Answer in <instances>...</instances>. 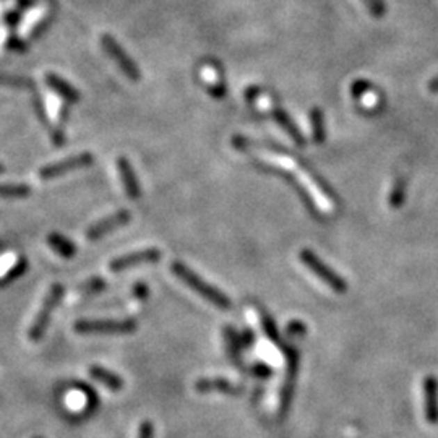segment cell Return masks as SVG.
Returning a JSON list of instances; mask_svg holds the SVG:
<instances>
[{"mask_svg":"<svg viewBox=\"0 0 438 438\" xmlns=\"http://www.w3.org/2000/svg\"><path fill=\"white\" fill-rule=\"evenodd\" d=\"M170 268H172V273L179 277V279H182L188 287H192L195 292H198L203 299L211 302L213 305L219 307V309H231L232 302L224 292L218 291L216 287H213L211 284H208L206 281H203L197 273H193L190 268L185 266L184 263L174 261Z\"/></svg>","mask_w":438,"mask_h":438,"instance_id":"cell-1","label":"cell"},{"mask_svg":"<svg viewBox=\"0 0 438 438\" xmlns=\"http://www.w3.org/2000/svg\"><path fill=\"white\" fill-rule=\"evenodd\" d=\"M63 292H65V289H63V286L58 284V282L52 284L51 289H49L46 299H44L41 309H39L36 318H34L31 328H29L28 336H29V339L33 341V343H39V341L44 338L54 310H56L57 305L60 304Z\"/></svg>","mask_w":438,"mask_h":438,"instance_id":"cell-2","label":"cell"},{"mask_svg":"<svg viewBox=\"0 0 438 438\" xmlns=\"http://www.w3.org/2000/svg\"><path fill=\"white\" fill-rule=\"evenodd\" d=\"M136 330L135 320H78L75 331L81 334H129Z\"/></svg>","mask_w":438,"mask_h":438,"instance_id":"cell-3","label":"cell"},{"mask_svg":"<svg viewBox=\"0 0 438 438\" xmlns=\"http://www.w3.org/2000/svg\"><path fill=\"white\" fill-rule=\"evenodd\" d=\"M300 260L315 276H318L320 279L323 281L325 284H328V287H331L334 292L344 294V292L348 291V282H346L338 273L331 270L328 265H325V263L321 261L314 252L309 250V248H304V250L300 252Z\"/></svg>","mask_w":438,"mask_h":438,"instance_id":"cell-4","label":"cell"},{"mask_svg":"<svg viewBox=\"0 0 438 438\" xmlns=\"http://www.w3.org/2000/svg\"><path fill=\"white\" fill-rule=\"evenodd\" d=\"M92 163H95V156H92L91 153L73 154L72 158H67V159L57 161V163L44 165V168L39 169V177H41L42 180H51V179L60 177V175L70 174L73 172V170L85 169Z\"/></svg>","mask_w":438,"mask_h":438,"instance_id":"cell-5","label":"cell"},{"mask_svg":"<svg viewBox=\"0 0 438 438\" xmlns=\"http://www.w3.org/2000/svg\"><path fill=\"white\" fill-rule=\"evenodd\" d=\"M101 46L104 47V51L109 54L112 60H114L119 68L122 70V73L129 78L131 81H138L140 80V70L138 67L135 65V62L127 56L124 49H122L114 38L111 34H102L101 36Z\"/></svg>","mask_w":438,"mask_h":438,"instance_id":"cell-6","label":"cell"},{"mask_svg":"<svg viewBox=\"0 0 438 438\" xmlns=\"http://www.w3.org/2000/svg\"><path fill=\"white\" fill-rule=\"evenodd\" d=\"M130 219H131L130 211H127V209H119V211L112 213L104 219H101V221L92 224V226L86 231V238L88 241H99V238L107 236V234L112 231H115V229L124 227L125 224L130 222Z\"/></svg>","mask_w":438,"mask_h":438,"instance_id":"cell-7","label":"cell"},{"mask_svg":"<svg viewBox=\"0 0 438 438\" xmlns=\"http://www.w3.org/2000/svg\"><path fill=\"white\" fill-rule=\"evenodd\" d=\"M159 260H161V252L158 250V248H145V250L131 252V253H127V255L114 258V260L111 261L109 268H111V271L119 273V271L127 270V268L145 265V263H158Z\"/></svg>","mask_w":438,"mask_h":438,"instance_id":"cell-8","label":"cell"},{"mask_svg":"<svg viewBox=\"0 0 438 438\" xmlns=\"http://www.w3.org/2000/svg\"><path fill=\"white\" fill-rule=\"evenodd\" d=\"M286 359H287V372H286V383L282 388V396H281V414H284L289 409L292 394H294V384L295 377L299 372V350L295 348H286Z\"/></svg>","mask_w":438,"mask_h":438,"instance_id":"cell-9","label":"cell"},{"mask_svg":"<svg viewBox=\"0 0 438 438\" xmlns=\"http://www.w3.org/2000/svg\"><path fill=\"white\" fill-rule=\"evenodd\" d=\"M423 406H425V419L430 423L438 422V380L428 375L423 380Z\"/></svg>","mask_w":438,"mask_h":438,"instance_id":"cell-10","label":"cell"},{"mask_svg":"<svg viewBox=\"0 0 438 438\" xmlns=\"http://www.w3.org/2000/svg\"><path fill=\"white\" fill-rule=\"evenodd\" d=\"M117 169H119V174H120L122 184H124L127 197H129L130 200H138L141 195V190L138 185V179H136L130 161L127 158H119L117 159Z\"/></svg>","mask_w":438,"mask_h":438,"instance_id":"cell-11","label":"cell"},{"mask_svg":"<svg viewBox=\"0 0 438 438\" xmlns=\"http://www.w3.org/2000/svg\"><path fill=\"white\" fill-rule=\"evenodd\" d=\"M195 389L198 393H211V391H218V393H226V394H242V388L234 387L226 380L221 378H200L197 383H195Z\"/></svg>","mask_w":438,"mask_h":438,"instance_id":"cell-12","label":"cell"},{"mask_svg":"<svg viewBox=\"0 0 438 438\" xmlns=\"http://www.w3.org/2000/svg\"><path fill=\"white\" fill-rule=\"evenodd\" d=\"M46 81L47 85L52 88L54 91L57 92L58 96L63 97V99L68 102H78L80 101V92H78L75 88H73L70 83H67L63 78H60L56 73H47L46 75Z\"/></svg>","mask_w":438,"mask_h":438,"instance_id":"cell-13","label":"cell"},{"mask_svg":"<svg viewBox=\"0 0 438 438\" xmlns=\"http://www.w3.org/2000/svg\"><path fill=\"white\" fill-rule=\"evenodd\" d=\"M90 375L95 380H97V382L104 384V387L109 388L111 391H120V389L124 388V380H122L117 373L111 372V370L101 367V365H91Z\"/></svg>","mask_w":438,"mask_h":438,"instance_id":"cell-14","label":"cell"},{"mask_svg":"<svg viewBox=\"0 0 438 438\" xmlns=\"http://www.w3.org/2000/svg\"><path fill=\"white\" fill-rule=\"evenodd\" d=\"M47 243L51 245L54 252L58 253V255L63 257V258H73L76 255L75 243H73L72 241H68V238H65L63 236H60L58 232L49 234Z\"/></svg>","mask_w":438,"mask_h":438,"instance_id":"cell-15","label":"cell"},{"mask_svg":"<svg viewBox=\"0 0 438 438\" xmlns=\"http://www.w3.org/2000/svg\"><path fill=\"white\" fill-rule=\"evenodd\" d=\"M260 104H265V106L270 107L271 112H273V114H275V117H276V120L279 122V124H281L282 127H284V129L287 130V133L291 135V138L294 140L297 145L304 146V138H302V135L299 133V130H297L295 127H294V124H292V122L289 120V117H287V114H284V112H282L281 109H276V107H273L268 97H263V99L260 101Z\"/></svg>","mask_w":438,"mask_h":438,"instance_id":"cell-16","label":"cell"},{"mask_svg":"<svg viewBox=\"0 0 438 438\" xmlns=\"http://www.w3.org/2000/svg\"><path fill=\"white\" fill-rule=\"evenodd\" d=\"M46 12H47V8L44 7V5H39V7L33 8L31 12H28L26 17L23 18V22L19 23V28H18L19 38H26L28 34L31 33L34 28H36V24L44 18Z\"/></svg>","mask_w":438,"mask_h":438,"instance_id":"cell-17","label":"cell"},{"mask_svg":"<svg viewBox=\"0 0 438 438\" xmlns=\"http://www.w3.org/2000/svg\"><path fill=\"white\" fill-rule=\"evenodd\" d=\"M31 188L23 184H0V198L7 200H22L28 198Z\"/></svg>","mask_w":438,"mask_h":438,"instance_id":"cell-18","label":"cell"},{"mask_svg":"<svg viewBox=\"0 0 438 438\" xmlns=\"http://www.w3.org/2000/svg\"><path fill=\"white\" fill-rule=\"evenodd\" d=\"M224 333H226V343H227L229 355H231L234 364L242 365L241 364V349H242L241 336H238L236 331L231 328V326H227V328L224 330Z\"/></svg>","mask_w":438,"mask_h":438,"instance_id":"cell-19","label":"cell"},{"mask_svg":"<svg viewBox=\"0 0 438 438\" xmlns=\"http://www.w3.org/2000/svg\"><path fill=\"white\" fill-rule=\"evenodd\" d=\"M28 260L26 258H19V260L15 263V266L10 268V270L7 271V275H3L2 277H0V287H5L8 286L10 282L17 281L18 277H22L24 273L28 271Z\"/></svg>","mask_w":438,"mask_h":438,"instance_id":"cell-20","label":"cell"},{"mask_svg":"<svg viewBox=\"0 0 438 438\" xmlns=\"http://www.w3.org/2000/svg\"><path fill=\"white\" fill-rule=\"evenodd\" d=\"M46 109L54 124H58L60 120V112H62V97L57 92H49L46 96Z\"/></svg>","mask_w":438,"mask_h":438,"instance_id":"cell-21","label":"cell"},{"mask_svg":"<svg viewBox=\"0 0 438 438\" xmlns=\"http://www.w3.org/2000/svg\"><path fill=\"white\" fill-rule=\"evenodd\" d=\"M0 86H8V88H33V80L24 76L17 75H7V73H0Z\"/></svg>","mask_w":438,"mask_h":438,"instance_id":"cell-22","label":"cell"},{"mask_svg":"<svg viewBox=\"0 0 438 438\" xmlns=\"http://www.w3.org/2000/svg\"><path fill=\"white\" fill-rule=\"evenodd\" d=\"M404 200H406V180L398 179L394 182L391 195H389V203L393 208H399L404 203Z\"/></svg>","mask_w":438,"mask_h":438,"instance_id":"cell-23","label":"cell"},{"mask_svg":"<svg viewBox=\"0 0 438 438\" xmlns=\"http://www.w3.org/2000/svg\"><path fill=\"white\" fill-rule=\"evenodd\" d=\"M106 286H107V282L102 279V277H91V279L83 282V284L78 287V291L85 295H92V294H97V292L104 291Z\"/></svg>","mask_w":438,"mask_h":438,"instance_id":"cell-24","label":"cell"},{"mask_svg":"<svg viewBox=\"0 0 438 438\" xmlns=\"http://www.w3.org/2000/svg\"><path fill=\"white\" fill-rule=\"evenodd\" d=\"M311 127H314V140L316 143H321L325 140V125H323V117L318 109L311 111Z\"/></svg>","mask_w":438,"mask_h":438,"instance_id":"cell-25","label":"cell"},{"mask_svg":"<svg viewBox=\"0 0 438 438\" xmlns=\"http://www.w3.org/2000/svg\"><path fill=\"white\" fill-rule=\"evenodd\" d=\"M261 320H263V328H265V333L268 334V338H270L273 343H279V333H277L275 320H273L265 310L261 311Z\"/></svg>","mask_w":438,"mask_h":438,"instance_id":"cell-26","label":"cell"},{"mask_svg":"<svg viewBox=\"0 0 438 438\" xmlns=\"http://www.w3.org/2000/svg\"><path fill=\"white\" fill-rule=\"evenodd\" d=\"M287 334L289 336H302V334H305V331H307V328H305V325L302 323V321H297V320H294V321H291L289 325H287Z\"/></svg>","mask_w":438,"mask_h":438,"instance_id":"cell-27","label":"cell"},{"mask_svg":"<svg viewBox=\"0 0 438 438\" xmlns=\"http://www.w3.org/2000/svg\"><path fill=\"white\" fill-rule=\"evenodd\" d=\"M252 373L255 375V377H258V378H270L271 377V368L268 367V365H265V364H255L252 367Z\"/></svg>","mask_w":438,"mask_h":438,"instance_id":"cell-28","label":"cell"},{"mask_svg":"<svg viewBox=\"0 0 438 438\" xmlns=\"http://www.w3.org/2000/svg\"><path fill=\"white\" fill-rule=\"evenodd\" d=\"M148 294H149L148 286H146L145 282H136V284L133 286V295L138 300H141V302L146 300V299H148Z\"/></svg>","mask_w":438,"mask_h":438,"instance_id":"cell-29","label":"cell"},{"mask_svg":"<svg viewBox=\"0 0 438 438\" xmlns=\"http://www.w3.org/2000/svg\"><path fill=\"white\" fill-rule=\"evenodd\" d=\"M138 438H153V423L151 422H141Z\"/></svg>","mask_w":438,"mask_h":438,"instance_id":"cell-30","label":"cell"},{"mask_svg":"<svg viewBox=\"0 0 438 438\" xmlns=\"http://www.w3.org/2000/svg\"><path fill=\"white\" fill-rule=\"evenodd\" d=\"M241 341H242V346H247V348H250V346L253 344V333L250 330H245L241 336Z\"/></svg>","mask_w":438,"mask_h":438,"instance_id":"cell-31","label":"cell"},{"mask_svg":"<svg viewBox=\"0 0 438 438\" xmlns=\"http://www.w3.org/2000/svg\"><path fill=\"white\" fill-rule=\"evenodd\" d=\"M368 2V5H370V8L373 10L375 12V15H382L383 13V3H382V0H367Z\"/></svg>","mask_w":438,"mask_h":438,"instance_id":"cell-32","label":"cell"},{"mask_svg":"<svg viewBox=\"0 0 438 438\" xmlns=\"http://www.w3.org/2000/svg\"><path fill=\"white\" fill-rule=\"evenodd\" d=\"M428 91H430V92H438V75L433 78L430 83H428Z\"/></svg>","mask_w":438,"mask_h":438,"instance_id":"cell-33","label":"cell"},{"mask_svg":"<svg viewBox=\"0 0 438 438\" xmlns=\"http://www.w3.org/2000/svg\"><path fill=\"white\" fill-rule=\"evenodd\" d=\"M5 41H7V28H0V49L3 47Z\"/></svg>","mask_w":438,"mask_h":438,"instance_id":"cell-34","label":"cell"},{"mask_svg":"<svg viewBox=\"0 0 438 438\" xmlns=\"http://www.w3.org/2000/svg\"><path fill=\"white\" fill-rule=\"evenodd\" d=\"M3 172H5V168L2 164H0V174H3Z\"/></svg>","mask_w":438,"mask_h":438,"instance_id":"cell-35","label":"cell"},{"mask_svg":"<svg viewBox=\"0 0 438 438\" xmlns=\"http://www.w3.org/2000/svg\"><path fill=\"white\" fill-rule=\"evenodd\" d=\"M36 438H41V437H36Z\"/></svg>","mask_w":438,"mask_h":438,"instance_id":"cell-36","label":"cell"}]
</instances>
